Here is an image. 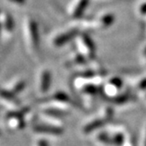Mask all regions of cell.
<instances>
[{
	"instance_id": "obj_10",
	"label": "cell",
	"mask_w": 146,
	"mask_h": 146,
	"mask_svg": "<svg viewBox=\"0 0 146 146\" xmlns=\"http://www.w3.org/2000/svg\"><path fill=\"white\" fill-rule=\"evenodd\" d=\"M30 110V108L28 107H26V108H23L20 110H17V111H11V112H9L7 113L6 115V118L7 119H22L24 117V115L28 113V111Z\"/></svg>"
},
{
	"instance_id": "obj_1",
	"label": "cell",
	"mask_w": 146,
	"mask_h": 146,
	"mask_svg": "<svg viewBox=\"0 0 146 146\" xmlns=\"http://www.w3.org/2000/svg\"><path fill=\"white\" fill-rule=\"evenodd\" d=\"M24 33L30 47L34 51L39 49L40 34L37 22L31 17H26L24 19Z\"/></svg>"
},
{
	"instance_id": "obj_15",
	"label": "cell",
	"mask_w": 146,
	"mask_h": 146,
	"mask_svg": "<svg viewBox=\"0 0 146 146\" xmlns=\"http://www.w3.org/2000/svg\"><path fill=\"white\" fill-rule=\"evenodd\" d=\"M38 146H49L48 143L44 139H40L38 142Z\"/></svg>"
},
{
	"instance_id": "obj_13",
	"label": "cell",
	"mask_w": 146,
	"mask_h": 146,
	"mask_svg": "<svg viewBox=\"0 0 146 146\" xmlns=\"http://www.w3.org/2000/svg\"><path fill=\"white\" fill-rule=\"evenodd\" d=\"M53 99L56 100V101H59V102H67L68 101V96H66L63 93H57L54 96H53Z\"/></svg>"
},
{
	"instance_id": "obj_6",
	"label": "cell",
	"mask_w": 146,
	"mask_h": 146,
	"mask_svg": "<svg viewBox=\"0 0 146 146\" xmlns=\"http://www.w3.org/2000/svg\"><path fill=\"white\" fill-rule=\"evenodd\" d=\"M0 24L2 26V30L7 33H11L14 28V22L13 19L8 12H2L0 13Z\"/></svg>"
},
{
	"instance_id": "obj_4",
	"label": "cell",
	"mask_w": 146,
	"mask_h": 146,
	"mask_svg": "<svg viewBox=\"0 0 146 146\" xmlns=\"http://www.w3.org/2000/svg\"><path fill=\"white\" fill-rule=\"evenodd\" d=\"M77 35V30H70L67 32H64L59 35H57L54 40H53V44L57 47H60L64 46L65 44H67L70 42L72 38H76Z\"/></svg>"
},
{
	"instance_id": "obj_7",
	"label": "cell",
	"mask_w": 146,
	"mask_h": 146,
	"mask_svg": "<svg viewBox=\"0 0 146 146\" xmlns=\"http://www.w3.org/2000/svg\"><path fill=\"white\" fill-rule=\"evenodd\" d=\"M34 130L39 133H46L49 135L59 136L63 133V129L52 125H46V124H40L34 127Z\"/></svg>"
},
{
	"instance_id": "obj_18",
	"label": "cell",
	"mask_w": 146,
	"mask_h": 146,
	"mask_svg": "<svg viewBox=\"0 0 146 146\" xmlns=\"http://www.w3.org/2000/svg\"><path fill=\"white\" fill-rule=\"evenodd\" d=\"M0 136H1V132H0Z\"/></svg>"
},
{
	"instance_id": "obj_9",
	"label": "cell",
	"mask_w": 146,
	"mask_h": 146,
	"mask_svg": "<svg viewBox=\"0 0 146 146\" xmlns=\"http://www.w3.org/2000/svg\"><path fill=\"white\" fill-rule=\"evenodd\" d=\"M51 84V74L48 70H44L41 77V90L42 93H46Z\"/></svg>"
},
{
	"instance_id": "obj_8",
	"label": "cell",
	"mask_w": 146,
	"mask_h": 146,
	"mask_svg": "<svg viewBox=\"0 0 146 146\" xmlns=\"http://www.w3.org/2000/svg\"><path fill=\"white\" fill-rule=\"evenodd\" d=\"M17 94H15L12 90H7V89H0V97L11 102L14 104H20V100L18 99Z\"/></svg>"
},
{
	"instance_id": "obj_3",
	"label": "cell",
	"mask_w": 146,
	"mask_h": 146,
	"mask_svg": "<svg viewBox=\"0 0 146 146\" xmlns=\"http://www.w3.org/2000/svg\"><path fill=\"white\" fill-rule=\"evenodd\" d=\"M88 4L89 0H74L70 8L71 16L74 19L80 18L86 10Z\"/></svg>"
},
{
	"instance_id": "obj_17",
	"label": "cell",
	"mask_w": 146,
	"mask_h": 146,
	"mask_svg": "<svg viewBox=\"0 0 146 146\" xmlns=\"http://www.w3.org/2000/svg\"><path fill=\"white\" fill-rule=\"evenodd\" d=\"M143 55L144 57H146V46L143 48Z\"/></svg>"
},
{
	"instance_id": "obj_12",
	"label": "cell",
	"mask_w": 146,
	"mask_h": 146,
	"mask_svg": "<svg viewBox=\"0 0 146 146\" xmlns=\"http://www.w3.org/2000/svg\"><path fill=\"white\" fill-rule=\"evenodd\" d=\"M26 88V82L25 81H20L18 82L12 88V91L15 93V94H19L21 91L24 90V88Z\"/></svg>"
},
{
	"instance_id": "obj_16",
	"label": "cell",
	"mask_w": 146,
	"mask_h": 146,
	"mask_svg": "<svg viewBox=\"0 0 146 146\" xmlns=\"http://www.w3.org/2000/svg\"><path fill=\"white\" fill-rule=\"evenodd\" d=\"M10 1L13 4H16V5H24L25 2H26V0H10Z\"/></svg>"
},
{
	"instance_id": "obj_14",
	"label": "cell",
	"mask_w": 146,
	"mask_h": 146,
	"mask_svg": "<svg viewBox=\"0 0 146 146\" xmlns=\"http://www.w3.org/2000/svg\"><path fill=\"white\" fill-rule=\"evenodd\" d=\"M138 13L140 14V16H143L146 17V2L141 4L138 7Z\"/></svg>"
},
{
	"instance_id": "obj_2",
	"label": "cell",
	"mask_w": 146,
	"mask_h": 146,
	"mask_svg": "<svg viewBox=\"0 0 146 146\" xmlns=\"http://www.w3.org/2000/svg\"><path fill=\"white\" fill-rule=\"evenodd\" d=\"M77 41L78 48L81 50L80 54H82L85 58L94 56L95 46L90 36H88L85 33H82L77 36Z\"/></svg>"
},
{
	"instance_id": "obj_11",
	"label": "cell",
	"mask_w": 146,
	"mask_h": 146,
	"mask_svg": "<svg viewBox=\"0 0 146 146\" xmlns=\"http://www.w3.org/2000/svg\"><path fill=\"white\" fill-rule=\"evenodd\" d=\"M44 113L49 116H54V117H60L63 115V113L61 110H55V109H47L44 110Z\"/></svg>"
},
{
	"instance_id": "obj_5",
	"label": "cell",
	"mask_w": 146,
	"mask_h": 146,
	"mask_svg": "<svg viewBox=\"0 0 146 146\" xmlns=\"http://www.w3.org/2000/svg\"><path fill=\"white\" fill-rule=\"evenodd\" d=\"M115 16L113 13H104L100 15L94 23V25L96 28L107 29L114 23Z\"/></svg>"
}]
</instances>
